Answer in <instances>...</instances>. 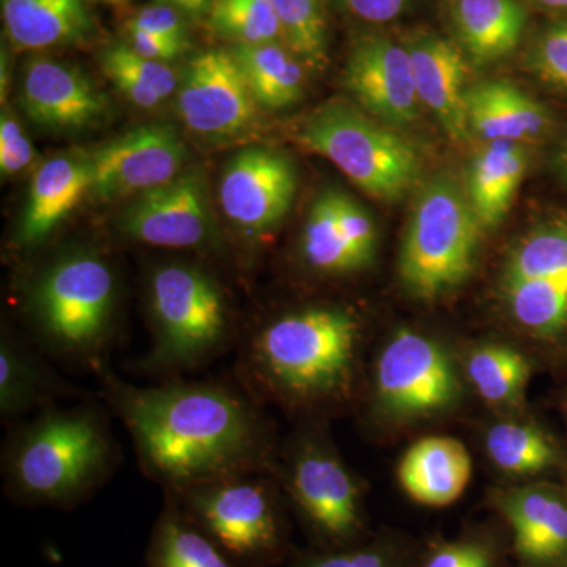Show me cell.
<instances>
[{
	"mask_svg": "<svg viewBox=\"0 0 567 567\" xmlns=\"http://www.w3.org/2000/svg\"><path fill=\"white\" fill-rule=\"evenodd\" d=\"M468 377L477 393L492 404L516 401L529 379L527 358L516 349L488 344L470 354Z\"/></svg>",
	"mask_w": 567,
	"mask_h": 567,
	"instance_id": "cell-32",
	"label": "cell"
},
{
	"mask_svg": "<svg viewBox=\"0 0 567 567\" xmlns=\"http://www.w3.org/2000/svg\"><path fill=\"white\" fill-rule=\"evenodd\" d=\"M292 567H391L385 555L374 548H336L306 555L295 561Z\"/></svg>",
	"mask_w": 567,
	"mask_h": 567,
	"instance_id": "cell-39",
	"label": "cell"
},
{
	"mask_svg": "<svg viewBox=\"0 0 567 567\" xmlns=\"http://www.w3.org/2000/svg\"><path fill=\"white\" fill-rule=\"evenodd\" d=\"M398 475L410 498L425 506H446L468 486L472 458L457 440L427 436L409 447Z\"/></svg>",
	"mask_w": 567,
	"mask_h": 567,
	"instance_id": "cell-20",
	"label": "cell"
},
{
	"mask_svg": "<svg viewBox=\"0 0 567 567\" xmlns=\"http://www.w3.org/2000/svg\"><path fill=\"white\" fill-rule=\"evenodd\" d=\"M152 347L134 363L153 383L186 379L237 349L241 331L223 284L185 260L153 265L147 275Z\"/></svg>",
	"mask_w": 567,
	"mask_h": 567,
	"instance_id": "cell-5",
	"label": "cell"
},
{
	"mask_svg": "<svg viewBox=\"0 0 567 567\" xmlns=\"http://www.w3.org/2000/svg\"><path fill=\"white\" fill-rule=\"evenodd\" d=\"M350 13L368 22H390L401 17L409 0H339Z\"/></svg>",
	"mask_w": 567,
	"mask_h": 567,
	"instance_id": "cell-43",
	"label": "cell"
},
{
	"mask_svg": "<svg viewBox=\"0 0 567 567\" xmlns=\"http://www.w3.org/2000/svg\"><path fill=\"white\" fill-rule=\"evenodd\" d=\"M118 301L114 267L92 249L62 252L24 284L31 339L63 371L96 375L110 364Z\"/></svg>",
	"mask_w": 567,
	"mask_h": 567,
	"instance_id": "cell-4",
	"label": "cell"
},
{
	"mask_svg": "<svg viewBox=\"0 0 567 567\" xmlns=\"http://www.w3.org/2000/svg\"><path fill=\"white\" fill-rule=\"evenodd\" d=\"M71 382L31 338L3 324L0 334V421L3 427L41 410L95 398Z\"/></svg>",
	"mask_w": 567,
	"mask_h": 567,
	"instance_id": "cell-15",
	"label": "cell"
},
{
	"mask_svg": "<svg viewBox=\"0 0 567 567\" xmlns=\"http://www.w3.org/2000/svg\"><path fill=\"white\" fill-rule=\"evenodd\" d=\"M9 40L18 50H43L74 43L91 31L82 0H2Z\"/></svg>",
	"mask_w": 567,
	"mask_h": 567,
	"instance_id": "cell-23",
	"label": "cell"
},
{
	"mask_svg": "<svg viewBox=\"0 0 567 567\" xmlns=\"http://www.w3.org/2000/svg\"><path fill=\"white\" fill-rule=\"evenodd\" d=\"M89 156L91 194L103 203L151 192L177 178L185 145L171 126H140Z\"/></svg>",
	"mask_w": 567,
	"mask_h": 567,
	"instance_id": "cell-11",
	"label": "cell"
},
{
	"mask_svg": "<svg viewBox=\"0 0 567 567\" xmlns=\"http://www.w3.org/2000/svg\"><path fill=\"white\" fill-rule=\"evenodd\" d=\"M297 141L383 203L404 197L420 173V158L409 142L347 104L317 111L303 123Z\"/></svg>",
	"mask_w": 567,
	"mask_h": 567,
	"instance_id": "cell-8",
	"label": "cell"
},
{
	"mask_svg": "<svg viewBox=\"0 0 567 567\" xmlns=\"http://www.w3.org/2000/svg\"><path fill=\"white\" fill-rule=\"evenodd\" d=\"M274 473H244L164 494L193 524L248 567L282 557L286 527Z\"/></svg>",
	"mask_w": 567,
	"mask_h": 567,
	"instance_id": "cell-6",
	"label": "cell"
},
{
	"mask_svg": "<svg viewBox=\"0 0 567 567\" xmlns=\"http://www.w3.org/2000/svg\"><path fill=\"white\" fill-rule=\"evenodd\" d=\"M210 24L219 35L238 44L275 43L284 35L270 0H215Z\"/></svg>",
	"mask_w": 567,
	"mask_h": 567,
	"instance_id": "cell-33",
	"label": "cell"
},
{
	"mask_svg": "<svg viewBox=\"0 0 567 567\" xmlns=\"http://www.w3.org/2000/svg\"><path fill=\"white\" fill-rule=\"evenodd\" d=\"M511 315L540 338H551L567 327V274L505 286Z\"/></svg>",
	"mask_w": 567,
	"mask_h": 567,
	"instance_id": "cell-30",
	"label": "cell"
},
{
	"mask_svg": "<svg viewBox=\"0 0 567 567\" xmlns=\"http://www.w3.org/2000/svg\"><path fill=\"white\" fill-rule=\"evenodd\" d=\"M346 85L385 125H409L417 118L421 103L409 51L386 37H364L354 44L347 61Z\"/></svg>",
	"mask_w": 567,
	"mask_h": 567,
	"instance_id": "cell-16",
	"label": "cell"
},
{
	"mask_svg": "<svg viewBox=\"0 0 567 567\" xmlns=\"http://www.w3.org/2000/svg\"><path fill=\"white\" fill-rule=\"evenodd\" d=\"M470 133L487 142L533 140L546 132L547 111L506 81H483L466 89Z\"/></svg>",
	"mask_w": 567,
	"mask_h": 567,
	"instance_id": "cell-21",
	"label": "cell"
},
{
	"mask_svg": "<svg viewBox=\"0 0 567 567\" xmlns=\"http://www.w3.org/2000/svg\"><path fill=\"white\" fill-rule=\"evenodd\" d=\"M118 233L133 244L167 249L212 246L215 227L203 178L182 175L136 197L121 216Z\"/></svg>",
	"mask_w": 567,
	"mask_h": 567,
	"instance_id": "cell-12",
	"label": "cell"
},
{
	"mask_svg": "<svg viewBox=\"0 0 567 567\" xmlns=\"http://www.w3.org/2000/svg\"><path fill=\"white\" fill-rule=\"evenodd\" d=\"M102 93L80 71L37 59L25 66L21 104L31 121L48 130H81L106 111Z\"/></svg>",
	"mask_w": 567,
	"mask_h": 567,
	"instance_id": "cell-17",
	"label": "cell"
},
{
	"mask_svg": "<svg viewBox=\"0 0 567 567\" xmlns=\"http://www.w3.org/2000/svg\"><path fill=\"white\" fill-rule=\"evenodd\" d=\"M290 50L312 69L327 62V21L319 0H270Z\"/></svg>",
	"mask_w": 567,
	"mask_h": 567,
	"instance_id": "cell-34",
	"label": "cell"
},
{
	"mask_svg": "<svg viewBox=\"0 0 567 567\" xmlns=\"http://www.w3.org/2000/svg\"><path fill=\"white\" fill-rule=\"evenodd\" d=\"M33 147L28 134L22 130L10 111L2 112L0 118V171L2 175L20 174L33 162Z\"/></svg>",
	"mask_w": 567,
	"mask_h": 567,
	"instance_id": "cell-38",
	"label": "cell"
},
{
	"mask_svg": "<svg viewBox=\"0 0 567 567\" xmlns=\"http://www.w3.org/2000/svg\"><path fill=\"white\" fill-rule=\"evenodd\" d=\"M457 393L453 361L432 339L402 330L380 353L375 368L377 401L393 415L439 412L453 404Z\"/></svg>",
	"mask_w": 567,
	"mask_h": 567,
	"instance_id": "cell-10",
	"label": "cell"
},
{
	"mask_svg": "<svg viewBox=\"0 0 567 567\" xmlns=\"http://www.w3.org/2000/svg\"><path fill=\"white\" fill-rule=\"evenodd\" d=\"M516 548L532 561H554L567 554V503L548 488L514 492L503 502Z\"/></svg>",
	"mask_w": 567,
	"mask_h": 567,
	"instance_id": "cell-22",
	"label": "cell"
},
{
	"mask_svg": "<svg viewBox=\"0 0 567 567\" xmlns=\"http://www.w3.org/2000/svg\"><path fill=\"white\" fill-rule=\"evenodd\" d=\"M528 63L540 80L567 89V21L555 22L540 32L529 51Z\"/></svg>",
	"mask_w": 567,
	"mask_h": 567,
	"instance_id": "cell-36",
	"label": "cell"
},
{
	"mask_svg": "<svg viewBox=\"0 0 567 567\" xmlns=\"http://www.w3.org/2000/svg\"><path fill=\"white\" fill-rule=\"evenodd\" d=\"M339 226L344 230L350 245L357 249L365 264H372L377 249V229L369 213L347 194L336 192Z\"/></svg>",
	"mask_w": 567,
	"mask_h": 567,
	"instance_id": "cell-37",
	"label": "cell"
},
{
	"mask_svg": "<svg viewBox=\"0 0 567 567\" xmlns=\"http://www.w3.org/2000/svg\"><path fill=\"white\" fill-rule=\"evenodd\" d=\"M100 399L132 439L142 475L164 494L244 473H274L270 420L233 375L136 385L111 363L96 374Z\"/></svg>",
	"mask_w": 567,
	"mask_h": 567,
	"instance_id": "cell-1",
	"label": "cell"
},
{
	"mask_svg": "<svg viewBox=\"0 0 567 567\" xmlns=\"http://www.w3.org/2000/svg\"><path fill=\"white\" fill-rule=\"evenodd\" d=\"M256 103L270 110L292 106L305 91L301 63L278 43L237 44L233 52Z\"/></svg>",
	"mask_w": 567,
	"mask_h": 567,
	"instance_id": "cell-28",
	"label": "cell"
},
{
	"mask_svg": "<svg viewBox=\"0 0 567 567\" xmlns=\"http://www.w3.org/2000/svg\"><path fill=\"white\" fill-rule=\"evenodd\" d=\"M425 567H492V558L477 544H450L439 548Z\"/></svg>",
	"mask_w": 567,
	"mask_h": 567,
	"instance_id": "cell-41",
	"label": "cell"
},
{
	"mask_svg": "<svg viewBox=\"0 0 567 567\" xmlns=\"http://www.w3.org/2000/svg\"><path fill=\"white\" fill-rule=\"evenodd\" d=\"M126 29H136V31L164 37V39L185 41L181 17L173 7L164 6V3L142 9L136 17L128 21Z\"/></svg>",
	"mask_w": 567,
	"mask_h": 567,
	"instance_id": "cell-40",
	"label": "cell"
},
{
	"mask_svg": "<svg viewBox=\"0 0 567 567\" xmlns=\"http://www.w3.org/2000/svg\"><path fill=\"white\" fill-rule=\"evenodd\" d=\"M159 2H163V3L173 2V3H175V0H159Z\"/></svg>",
	"mask_w": 567,
	"mask_h": 567,
	"instance_id": "cell-46",
	"label": "cell"
},
{
	"mask_svg": "<svg viewBox=\"0 0 567 567\" xmlns=\"http://www.w3.org/2000/svg\"><path fill=\"white\" fill-rule=\"evenodd\" d=\"M361 320L353 309L315 305L241 331L233 375L260 404H339L352 394Z\"/></svg>",
	"mask_w": 567,
	"mask_h": 567,
	"instance_id": "cell-2",
	"label": "cell"
},
{
	"mask_svg": "<svg viewBox=\"0 0 567 567\" xmlns=\"http://www.w3.org/2000/svg\"><path fill=\"white\" fill-rule=\"evenodd\" d=\"M126 37H128V47L134 52L152 61H173L185 50V41L164 39V37L136 31V29H126Z\"/></svg>",
	"mask_w": 567,
	"mask_h": 567,
	"instance_id": "cell-42",
	"label": "cell"
},
{
	"mask_svg": "<svg viewBox=\"0 0 567 567\" xmlns=\"http://www.w3.org/2000/svg\"><path fill=\"white\" fill-rule=\"evenodd\" d=\"M454 22L473 61H498L516 50L527 24L516 0H456Z\"/></svg>",
	"mask_w": 567,
	"mask_h": 567,
	"instance_id": "cell-25",
	"label": "cell"
},
{
	"mask_svg": "<svg viewBox=\"0 0 567 567\" xmlns=\"http://www.w3.org/2000/svg\"><path fill=\"white\" fill-rule=\"evenodd\" d=\"M297 177L281 153L245 148L224 169L219 203L245 237H259L281 221L292 204Z\"/></svg>",
	"mask_w": 567,
	"mask_h": 567,
	"instance_id": "cell-14",
	"label": "cell"
},
{
	"mask_svg": "<svg viewBox=\"0 0 567 567\" xmlns=\"http://www.w3.org/2000/svg\"><path fill=\"white\" fill-rule=\"evenodd\" d=\"M112 413L100 399L41 410L6 429L2 491L28 509L71 511L102 491L123 464Z\"/></svg>",
	"mask_w": 567,
	"mask_h": 567,
	"instance_id": "cell-3",
	"label": "cell"
},
{
	"mask_svg": "<svg viewBox=\"0 0 567 567\" xmlns=\"http://www.w3.org/2000/svg\"><path fill=\"white\" fill-rule=\"evenodd\" d=\"M275 476L324 543L344 546L360 532V487L322 436H298L286 462H276Z\"/></svg>",
	"mask_w": 567,
	"mask_h": 567,
	"instance_id": "cell-9",
	"label": "cell"
},
{
	"mask_svg": "<svg viewBox=\"0 0 567 567\" xmlns=\"http://www.w3.org/2000/svg\"><path fill=\"white\" fill-rule=\"evenodd\" d=\"M488 456L496 466L516 475H535L557 462L554 443L535 425L498 423L486 436Z\"/></svg>",
	"mask_w": 567,
	"mask_h": 567,
	"instance_id": "cell-31",
	"label": "cell"
},
{
	"mask_svg": "<svg viewBox=\"0 0 567 567\" xmlns=\"http://www.w3.org/2000/svg\"><path fill=\"white\" fill-rule=\"evenodd\" d=\"M145 567H248L230 557L203 529L193 524L173 499L153 524L145 550Z\"/></svg>",
	"mask_w": 567,
	"mask_h": 567,
	"instance_id": "cell-26",
	"label": "cell"
},
{
	"mask_svg": "<svg viewBox=\"0 0 567 567\" xmlns=\"http://www.w3.org/2000/svg\"><path fill=\"white\" fill-rule=\"evenodd\" d=\"M106 2H118V0H106Z\"/></svg>",
	"mask_w": 567,
	"mask_h": 567,
	"instance_id": "cell-48",
	"label": "cell"
},
{
	"mask_svg": "<svg viewBox=\"0 0 567 567\" xmlns=\"http://www.w3.org/2000/svg\"><path fill=\"white\" fill-rule=\"evenodd\" d=\"M208 0H175V6L188 10L189 13H200L207 7Z\"/></svg>",
	"mask_w": 567,
	"mask_h": 567,
	"instance_id": "cell-44",
	"label": "cell"
},
{
	"mask_svg": "<svg viewBox=\"0 0 567 567\" xmlns=\"http://www.w3.org/2000/svg\"><path fill=\"white\" fill-rule=\"evenodd\" d=\"M177 111L203 136H234L251 125L256 100L233 52L208 51L189 62L178 84Z\"/></svg>",
	"mask_w": 567,
	"mask_h": 567,
	"instance_id": "cell-13",
	"label": "cell"
},
{
	"mask_svg": "<svg viewBox=\"0 0 567 567\" xmlns=\"http://www.w3.org/2000/svg\"><path fill=\"white\" fill-rule=\"evenodd\" d=\"M567 274V224L529 235L507 262L505 286Z\"/></svg>",
	"mask_w": 567,
	"mask_h": 567,
	"instance_id": "cell-35",
	"label": "cell"
},
{
	"mask_svg": "<svg viewBox=\"0 0 567 567\" xmlns=\"http://www.w3.org/2000/svg\"><path fill=\"white\" fill-rule=\"evenodd\" d=\"M481 223L468 194L450 177L425 186L413 208L399 274L410 293L432 300L450 292L475 268Z\"/></svg>",
	"mask_w": 567,
	"mask_h": 567,
	"instance_id": "cell-7",
	"label": "cell"
},
{
	"mask_svg": "<svg viewBox=\"0 0 567 567\" xmlns=\"http://www.w3.org/2000/svg\"><path fill=\"white\" fill-rule=\"evenodd\" d=\"M104 74L136 106H158L178 89V78L166 62L152 61L128 44L107 48L102 58Z\"/></svg>",
	"mask_w": 567,
	"mask_h": 567,
	"instance_id": "cell-29",
	"label": "cell"
},
{
	"mask_svg": "<svg viewBox=\"0 0 567 567\" xmlns=\"http://www.w3.org/2000/svg\"><path fill=\"white\" fill-rule=\"evenodd\" d=\"M565 166H566V169H567V152H566V155H565Z\"/></svg>",
	"mask_w": 567,
	"mask_h": 567,
	"instance_id": "cell-47",
	"label": "cell"
},
{
	"mask_svg": "<svg viewBox=\"0 0 567 567\" xmlns=\"http://www.w3.org/2000/svg\"><path fill=\"white\" fill-rule=\"evenodd\" d=\"M91 182L89 156L59 155L41 163L14 230V248L31 251L43 245L81 197L91 192Z\"/></svg>",
	"mask_w": 567,
	"mask_h": 567,
	"instance_id": "cell-18",
	"label": "cell"
},
{
	"mask_svg": "<svg viewBox=\"0 0 567 567\" xmlns=\"http://www.w3.org/2000/svg\"><path fill=\"white\" fill-rule=\"evenodd\" d=\"M532 2L544 7V9L567 10V0H532Z\"/></svg>",
	"mask_w": 567,
	"mask_h": 567,
	"instance_id": "cell-45",
	"label": "cell"
},
{
	"mask_svg": "<svg viewBox=\"0 0 567 567\" xmlns=\"http://www.w3.org/2000/svg\"><path fill=\"white\" fill-rule=\"evenodd\" d=\"M298 256L306 270L319 276H349L368 268L339 226L336 192L320 194L312 204Z\"/></svg>",
	"mask_w": 567,
	"mask_h": 567,
	"instance_id": "cell-27",
	"label": "cell"
},
{
	"mask_svg": "<svg viewBox=\"0 0 567 567\" xmlns=\"http://www.w3.org/2000/svg\"><path fill=\"white\" fill-rule=\"evenodd\" d=\"M527 166V153L517 142H488L487 147L477 153L470 166L466 194L483 229L503 221Z\"/></svg>",
	"mask_w": 567,
	"mask_h": 567,
	"instance_id": "cell-24",
	"label": "cell"
},
{
	"mask_svg": "<svg viewBox=\"0 0 567 567\" xmlns=\"http://www.w3.org/2000/svg\"><path fill=\"white\" fill-rule=\"evenodd\" d=\"M417 99L453 141L472 136L466 121V63L456 44L440 37L413 40L409 47Z\"/></svg>",
	"mask_w": 567,
	"mask_h": 567,
	"instance_id": "cell-19",
	"label": "cell"
}]
</instances>
